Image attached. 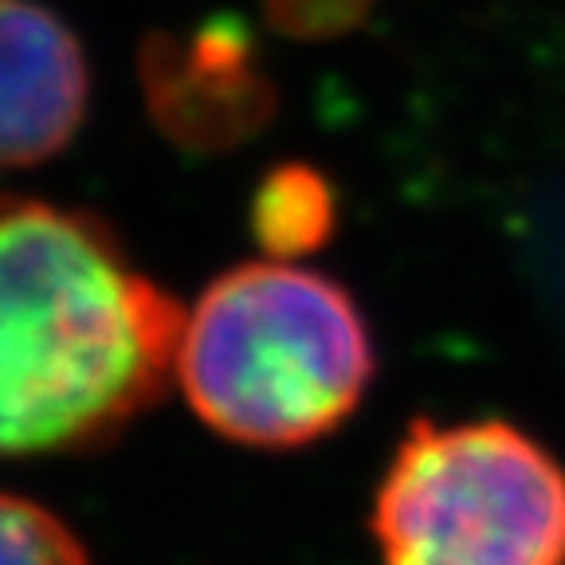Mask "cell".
I'll list each match as a JSON object with an SVG mask.
<instances>
[{
	"label": "cell",
	"mask_w": 565,
	"mask_h": 565,
	"mask_svg": "<svg viewBox=\"0 0 565 565\" xmlns=\"http://www.w3.org/2000/svg\"><path fill=\"white\" fill-rule=\"evenodd\" d=\"M185 310L98 216L0 196V459L75 456L166 397Z\"/></svg>",
	"instance_id": "1"
},
{
	"label": "cell",
	"mask_w": 565,
	"mask_h": 565,
	"mask_svg": "<svg viewBox=\"0 0 565 565\" xmlns=\"http://www.w3.org/2000/svg\"><path fill=\"white\" fill-rule=\"evenodd\" d=\"M377 373L362 307L330 275L239 264L185 315L173 381L212 433L291 451L338 433Z\"/></svg>",
	"instance_id": "2"
},
{
	"label": "cell",
	"mask_w": 565,
	"mask_h": 565,
	"mask_svg": "<svg viewBox=\"0 0 565 565\" xmlns=\"http://www.w3.org/2000/svg\"><path fill=\"white\" fill-rule=\"evenodd\" d=\"M370 534L381 565H565V468L511 420H413Z\"/></svg>",
	"instance_id": "3"
},
{
	"label": "cell",
	"mask_w": 565,
	"mask_h": 565,
	"mask_svg": "<svg viewBox=\"0 0 565 565\" xmlns=\"http://www.w3.org/2000/svg\"><path fill=\"white\" fill-rule=\"evenodd\" d=\"M153 122L185 150H228L275 110V87L244 24L216 17L193 35H153L141 52Z\"/></svg>",
	"instance_id": "4"
},
{
	"label": "cell",
	"mask_w": 565,
	"mask_h": 565,
	"mask_svg": "<svg viewBox=\"0 0 565 565\" xmlns=\"http://www.w3.org/2000/svg\"><path fill=\"white\" fill-rule=\"evenodd\" d=\"M90 98L79 40L40 0H0V169L55 158Z\"/></svg>",
	"instance_id": "5"
},
{
	"label": "cell",
	"mask_w": 565,
	"mask_h": 565,
	"mask_svg": "<svg viewBox=\"0 0 565 565\" xmlns=\"http://www.w3.org/2000/svg\"><path fill=\"white\" fill-rule=\"evenodd\" d=\"M338 228L334 185L315 166L287 161L259 181L252 196V236L267 256L291 264L327 244Z\"/></svg>",
	"instance_id": "6"
},
{
	"label": "cell",
	"mask_w": 565,
	"mask_h": 565,
	"mask_svg": "<svg viewBox=\"0 0 565 565\" xmlns=\"http://www.w3.org/2000/svg\"><path fill=\"white\" fill-rule=\"evenodd\" d=\"M0 565H90V554L44 503L0 491Z\"/></svg>",
	"instance_id": "7"
},
{
	"label": "cell",
	"mask_w": 565,
	"mask_h": 565,
	"mask_svg": "<svg viewBox=\"0 0 565 565\" xmlns=\"http://www.w3.org/2000/svg\"><path fill=\"white\" fill-rule=\"evenodd\" d=\"M373 0H264V17L291 40H334L362 24Z\"/></svg>",
	"instance_id": "8"
}]
</instances>
